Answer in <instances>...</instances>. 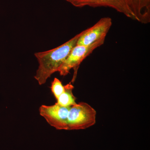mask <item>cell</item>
I'll return each mask as SVG.
<instances>
[{"label":"cell","mask_w":150,"mask_h":150,"mask_svg":"<svg viewBox=\"0 0 150 150\" xmlns=\"http://www.w3.org/2000/svg\"><path fill=\"white\" fill-rule=\"evenodd\" d=\"M81 34V33L77 34L66 43L54 49L34 54L39 64L34 78L40 85L46 83L51 75L58 71L72 49L76 45Z\"/></svg>","instance_id":"6da1fadb"},{"label":"cell","mask_w":150,"mask_h":150,"mask_svg":"<svg viewBox=\"0 0 150 150\" xmlns=\"http://www.w3.org/2000/svg\"><path fill=\"white\" fill-rule=\"evenodd\" d=\"M96 111L88 103L81 102L70 107L68 130H83L96 123Z\"/></svg>","instance_id":"7a4b0ae2"},{"label":"cell","mask_w":150,"mask_h":150,"mask_svg":"<svg viewBox=\"0 0 150 150\" xmlns=\"http://www.w3.org/2000/svg\"><path fill=\"white\" fill-rule=\"evenodd\" d=\"M105 38L101 39L89 46L77 45L72 49L58 71L61 76H66L70 72V70L73 69L74 74L72 82L76 80L79 67L84 60L97 48L103 45Z\"/></svg>","instance_id":"3957f363"},{"label":"cell","mask_w":150,"mask_h":150,"mask_svg":"<svg viewBox=\"0 0 150 150\" xmlns=\"http://www.w3.org/2000/svg\"><path fill=\"white\" fill-rule=\"evenodd\" d=\"M70 107H64L57 103L51 105H42L39 108V113L50 126L57 130H68Z\"/></svg>","instance_id":"277c9868"},{"label":"cell","mask_w":150,"mask_h":150,"mask_svg":"<svg viewBox=\"0 0 150 150\" xmlns=\"http://www.w3.org/2000/svg\"><path fill=\"white\" fill-rule=\"evenodd\" d=\"M74 6L82 8L86 6L91 7L110 8L123 14L124 15L134 20L137 18L131 10L127 0H65Z\"/></svg>","instance_id":"5b68a950"},{"label":"cell","mask_w":150,"mask_h":150,"mask_svg":"<svg viewBox=\"0 0 150 150\" xmlns=\"http://www.w3.org/2000/svg\"><path fill=\"white\" fill-rule=\"evenodd\" d=\"M112 25V20L110 18L107 17L100 19L93 26L81 32L76 45L89 46L105 38Z\"/></svg>","instance_id":"8992f818"},{"label":"cell","mask_w":150,"mask_h":150,"mask_svg":"<svg viewBox=\"0 0 150 150\" xmlns=\"http://www.w3.org/2000/svg\"><path fill=\"white\" fill-rule=\"evenodd\" d=\"M137 21L142 23L150 22V0H127Z\"/></svg>","instance_id":"52a82bcc"},{"label":"cell","mask_w":150,"mask_h":150,"mask_svg":"<svg viewBox=\"0 0 150 150\" xmlns=\"http://www.w3.org/2000/svg\"><path fill=\"white\" fill-rule=\"evenodd\" d=\"M74 88L71 83L64 86V90L57 99L56 103L64 107H71L76 104V97L73 93Z\"/></svg>","instance_id":"ba28073f"},{"label":"cell","mask_w":150,"mask_h":150,"mask_svg":"<svg viewBox=\"0 0 150 150\" xmlns=\"http://www.w3.org/2000/svg\"><path fill=\"white\" fill-rule=\"evenodd\" d=\"M51 88L52 93L57 100L64 91V86H63L62 81L59 79L55 78L51 83Z\"/></svg>","instance_id":"9c48e42d"}]
</instances>
